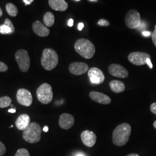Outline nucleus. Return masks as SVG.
<instances>
[{"instance_id": "f257e3e1", "label": "nucleus", "mask_w": 156, "mask_h": 156, "mask_svg": "<svg viewBox=\"0 0 156 156\" xmlns=\"http://www.w3.org/2000/svg\"><path fill=\"white\" fill-rule=\"evenodd\" d=\"M131 133V127L128 123L117 126L113 131L112 141L117 146H123L128 142Z\"/></svg>"}, {"instance_id": "f03ea898", "label": "nucleus", "mask_w": 156, "mask_h": 156, "mask_svg": "<svg viewBox=\"0 0 156 156\" xmlns=\"http://www.w3.org/2000/svg\"><path fill=\"white\" fill-rule=\"evenodd\" d=\"M74 48L78 54L86 59L91 58L95 53L94 45L90 41L85 38L78 39Z\"/></svg>"}, {"instance_id": "7ed1b4c3", "label": "nucleus", "mask_w": 156, "mask_h": 156, "mask_svg": "<svg viewBox=\"0 0 156 156\" xmlns=\"http://www.w3.org/2000/svg\"><path fill=\"white\" fill-rule=\"evenodd\" d=\"M41 62L45 70L51 71L55 69L58 63V56L55 50L46 48L43 50Z\"/></svg>"}, {"instance_id": "20e7f679", "label": "nucleus", "mask_w": 156, "mask_h": 156, "mask_svg": "<svg viewBox=\"0 0 156 156\" xmlns=\"http://www.w3.org/2000/svg\"><path fill=\"white\" fill-rule=\"evenodd\" d=\"M42 129L38 123L32 122L23 132V138L27 142L35 144L41 139Z\"/></svg>"}, {"instance_id": "39448f33", "label": "nucleus", "mask_w": 156, "mask_h": 156, "mask_svg": "<svg viewBox=\"0 0 156 156\" xmlns=\"http://www.w3.org/2000/svg\"><path fill=\"white\" fill-rule=\"evenodd\" d=\"M37 98L43 104H48L52 101L53 93L52 87L49 84H42L39 86L36 91Z\"/></svg>"}, {"instance_id": "423d86ee", "label": "nucleus", "mask_w": 156, "mask_h": 156, "mask_svg": "<svg viewBox=\"0 0 156 156\" xmlns=\"http://www.w3.org/2000/svg\"><path fill=\"white\" fill-rule=\"evenodd\" d=\"M15 57L20 71L23 73L27 72L30 66V58L27 51L24 49L18 50Z\"/></svg>"}, {"instance_id": "0eeeda50", "label": "nucleus", "mask_w": 156, "mask_h": 156, "mask_svg": "<svg viewBox=\"0 0 156 156\" xmlns=\"http://www.w3.org/2000/svg\"><path fill=\"white\" fill-rule=\"evenodd\" d=\"M125 23L131 29L139 28L141 24L140 13L135 9L129 11L125 16Z\"/></svg>"}, {"instance_id": "6e6552de", "label": "nucleus", "mask_w": 156, "mask_h": 156, "mask_svg": "<svg viewBox=\"0 0 156 156\" xmlns=\"http://www.w3.org/2000/svg\"><path fill=\"white\" fill-rule=\"evenodd\" d=\"M147 58H151V56L149 54L140 51L133 52L128 56V61L137 66L146 64V60Z\"/></svg>"}, {"instance_id": "1a4fd4ad", "label": "nucleus", "mask_w": 156, "mask_h": 156, "mask_svg": "<svg viewBox=\"0 0 156 156\" xmlns=\"http://www.w3.org/2000/svg\"><path fill=\"white\" fill-rule=\"evenodd\" d=\"M17 102L23 106H30L33 103V97L31 92L26 89H20L17 91Z\"/></svg>"}, {"instance_id": "9d476101", "label": "nucleus", "mask_w": 156, "mask_h": 156, "mask_svg": "<svg viewBox=\"0 0 156 156\" xmlns=\"http://www.w3.org/2000/svg\"><path fill=\"white\" fill-rule=\"evenodd\" d=\"M88 76L91 82L95 84H102L105 80L104 73L100 69L96 67H92L89 69Z\"/></svg>"}, {"instance_id": "9b49d317", "label": "nucleus", "mask_w": 156, "mask_h": 156, "mask_svg": "<svg viewBox=\"0 0 156 156\" xmlns=\"http://www.w3.org/2000/svg\"><path fill=\"white\" fill-rule=\"evenodd\" d=\"M109 73L113 76L125 79L128 76V71L122 66L117 64H112L108 67Z\"/></svg>"}, {"instance_id": "f8f14e48", "label": "nucleus", "mask_w": 156, "mask_h": 156, "mask_svg": "<svg viewBox=\"0 0 156 156\" xmlns=\"http://www.w3.org/2000/svg\"><path fill=\"white\" fill-rule=\"evenodd\" d=\"M70 73L75 75H82L89 71V66L82 62H74L69 66Z\"/></svg>"}, {"instance_id": "ddd939ff", "label": "nucleus", "mask_w": 156, "mask_h": 156, "mask_svg": "<svg viewBox=\"0 0 156 156\" xmlns=\"http://www.w3.org/2000/svg\"><path fill=\"white\" fill-rule=\"evenodd\" d=\"M81 140L84 145L87 147H91L94 146L97 141V136L93 131L85 130L80 135Z\"/></svg>"}, {"instance_id": "4468645a", "label": "nucleus", "mask_w": 156, "mask_h": 156, "mask_svg": "<svg viewBox=\"0 0 156 156\" xmlns=\"http://www.w3.org/2000/svg\"><path fill=\"white\" fill-rule=\"evenodd\" d=\"M75 123V119L72 115L69 113H62L59 118L58 124L61 128L64 129H69Z\"/></svg>"}, {"instance_id": "2eb2a0df", "label": "nucleus", "mask_w": 156, "mask_h": 156, "mask_svg": "<svg viewBox=\"0 0 156 156\" xmlns=\"http://www.w3.org/2000/svg\"><path fill=\"white\" fill-rule=\"evenodd\" d=\"M89 97L93 101L101 104L108 105L111 102V99L109 96L98 91L90 92Z\"/></svg>"}, {"instance_id": "dca6fc26", "label": "nucleus", "mask_w": 156, "mask_h": 156, "mask_svg": "<svg viewBox=\"0 0 156 156\" xmlns=\"http://www.w3.org/2000/svg\"><path fill=\"white\" fill-rule=\"evenodd\" d=\"M32 27L34 32L39 37H48L50 33L49 29L39 21H35Z\"/></svg>"}, {"instance_id": "f3484780", "label": "nucleus", "mask_w": 156, "mask_h": 156, "mask_svg": "<svg viewBox=\"0 0 156 156\" xmlns=\"http://www.w3.org/2000/svg\"><path fill=\"white\" fill-rule=\"evenodd\" d=\"M30 123V117L27 114H22L17 118L15 125L19 130L24 131Z\"/></svg>"}, {"instance_id": "a211bd4d", "label": "nucleus", "mask_w": 156, "mask_h": 156, "mask_svg": "<svg viewBox=\"0 0 156 156\" xmlns=\"http://www.w3.org/2000/svg\"><path fill=\"white\" fill-rule=\"evenodd\" d=\"M49 5L52 9L57 11H65L68 7L65 0H49Z\"/></svg>"}, {"instance_id": "6ab92c4d", "label": "nucleus", "mask_w": 156, "mask_h": 156, "mask_svg": "<svg viewBox=\"0 0 156 156\" xmlns=\"http://www.w3.org/2000/svg\"><path fill=\"white\" fill-rule=\"evenodd\" d=\"M15 31V27L9 19H6L4 24L0 26V33L1 34H12Z\"/></svg>"}, {"instance_id": "aec40b11", "label": "nucleus", "mask_w": 156, "mask_h": 156, "mask_svg": "<svg viewBox=\"0 0 156 156\" xmlns=\"http://www.w3.org/2000/svg\"><path fill=\"white\" fill-rule=\"evenodd\" d=\"M109 86L113 92L117 94L122 93L126 89L124 83L122 81L117 80H113L111 81L109 83Z\"/></svg>"}, {"instance_id": "412c9836", "label": "nucleus", "mask_w": 156, "mask_h": 156, "mask_svg": "<svg viewBox=\"0 0 156 156\" xmlns=\"http://www.w3.org/2000/svg\"><path fill=\"white\" fill-rule=\"evenodd\" d=\"M43 20L46 26L51 27L55 23V18L52 13H51L50 12H48L44 15Z\"/></svg>"}, {"instance_id": "4be33fe9", "label": "nucleus", "mask_w": 156, "mask_h": 156, "mask_svg": "<svg viewBox=\"0 0 156 156\" xmlns=\"http://www.w3.org/2000/svg\"><path fill=\"white\" fill-rule=\"evenodd\" d=\"M6 10L7 13L12 17L16 16L18 13V9L16 6L15 5L13 4L8 3L6 5Z\"/></svg>"}, {"instance_id": "5701e85b", "label": "nucleus", "mask_w": 156, "mask_h": 156, "mask_svg": "<svg viewBox=\"0 0 156 156\" xmlns=\"http://www.w3.org/2000/svg\"><path fill=\"white\" fill-rule=\"evenodd\" d=\"M12 99L8 96H4L0 98V108H4L8 107L11 105Z\"/></svg>"}, {"instance_id": "b1692460", "label": "nucleus", "mask_w": 156, "mask_h": 156, "mask_svg": "<svg viewBox=\"0 0 156 156\" xmlns=\"http://www.w3.org/2000/svg\"><path fill=\"white\" fill-rule=\"evenodd\" d=\"M15 156H30V155L26 149L22 148L17 151Z\"/></svg>"}, {"instance_id": "393cba45", "label": "nucleus", "mask_w": 156, "mask_h": 156, "mask_svg": "<svg viewBox=\"0 0 156 156\" xmlns=\"http://www.w3.org/2000/svg\"><path fill=\"white\" fill-rule=\"evenodd\" d=\"M98 24L100 25L101 26H109L110 23L106 20L102 19L98 22Z\"/></svg>"}, {"instance_id": "a878e982", "label": "nucleus", "mask_w": 156, "mask_h": 156, "mask_svg": "<svg viewBox=\"0 0 156 156\" xmlns=\"http://www.w3.org/2000/svg\"><path fill=\"white\" fill-rule=\"evenodd\" d=\"M6 147L4 144L0 140V156H2L5 153Z\"/></svg>"}, {"instance_id": "bb28decb", "label": "nucleus", "mask_w": 156, "mask_h": 156, "mask_svg": "<svg viewBox=\"0 0 156 156\" xmlns=\"http://www.w3.org/2000/svg\"><path fill=\"white\" fill-rule=\"evenodd\" d=\"M8 69V67L6 64L3 62H0V72L4 73L7 71Z\"/></svg>"}, {"instance_id": "cd10ccee", "label": "nucleus", "mask_w": 156, "mask_h": 156, "mask_svg": "<svg viewBox=\"0 0 156 156\" xmlns=\"http://www.w3.org/2000/svg\"><path fill=\"white\" fill-rule=\"evenodd\" d=\"M151 38H152L153 43L154 44V45L156 47V25L155 26V27H154V30L153 33L152 34Z\"/></svg>"}, {"instance_id": "c85d7f7f", "label": "nucleus", "mask_w": 156, "mask_h": 156, "mask_svg": "<svg viewBox=\"0 0 156 156\" xmlns=\"http://www.w3.org/2000/svg\"><path fill=\"white\" fill-rule=\"evenodd\" d=\"M151 111L153 113L156 115V102H154L151 104Z\"/></svg>"}, {"instance_id": "c756f323", "label": "nucleus", "mask_w": 156, "mask_h": 156, "mask_svg": "<svg viewBox=\"0 0 156 156\" xmlns=\"http://www.w3.org/2000/svg\"><path fill=\"white\" fill-rule=\"evenodd\" d=\"M23 1L25 4V5L27 6L31 4L33 2L34 0H23Z\"/></svg>"}, {"instance_id": "7c9ffc66", "label": "nucleus", "mask_w": 156, "mask_h": 156, "mask_svg": "<svg viewBox=\"0 0 156 156\" xmlns=\"http://www.w3.org/2000/svg\"><path fill=\"white\" fill-rule=\"evenodd\" d=\"M146 64H147V66L150 67L151 69L153 68V64H152V63L151 62V58H147V60H146Z\"/></svg>"}, {"instance_id": "2f4dec72", "label": "nucleus", "mask_w": 156, "mask_h": 156, "mask_svg": "<svg viewBox=\"0 0 156 156\" xmlns=\"http://www.w3.org/2000/svg\"><path fill=\"white\" fill-rule=\"evenodd\" d=\"M142 34L145 37H149L151 35V31H144L142 32Z\"/></svg>"}, {"instance_id": "473e14b6", "label": "nucleus", "mask_w": 156, "mask_h": 156, "mask_svg": "<svg viewBox=\"0 0 156 156\" xmlns=\"http://www.w3.org/2000/svg\"><path fill=\"white\" fill-rule=\"evenodd\" d=\"M84 27V24L83 23H80L79 24H78V30L79 31H81L82 30V29Z\"/></svg>"}, {"instance_id": "72a5a7b5", "label": "nucleus", "mask_w": 156, "mask_h": 156, "mask_svg": "<svg viewBox=\"0 0 156 156\" xmlns=\"http://www.w3.org/2000/svg\"><path fill=\"white\" fill-rule=\"evenodd\" d=\"M68 26L69 27H72L73 25V19H70L69 20H68Z\"/></svg>"}, {"instance_id": "f704fd0d", "label": "nucleus", "mask_w": 156, "mask_h": 156, "mask_svg": "<svg viewBox=\"0 0 156 156\" xmlns=\"http://www.w3.org/2000/svg\"><path fill=\"white\" fill-rule=\"evenodd\" d=\"M16 112V109H13V108H12L8 110V112L9 113H15Z\"/></svg>"}, {"instance_id": "c9c22d12", "label": "nucleus", "mask_w": 156, "mask_h": 156, "mask_svg": "<svg viewBox=\"0 0 156 156\" xmlns=\"http://www.w3.org/2000/svg\"><path fill=\"white\" fill-rule=\"evenodd\" d=\"M43 131L45 132V133H47L48 131H49V128H48V126H45L43 128Z\"/></svg>"}, {"instance_id": "e433bc0d", "label": "nucleus", "mask_w": 156, "mask_h": 156, "mask_svg": "<svg viewBox=\"0 0 156 156\" xmlns=\"http://www.w3.org/2000/svg\"><path fill=\"white\" fill-rule=\"evenodd\" d=\"M127 156H140L139 154H136V153H131V154H129Z\"/></svg>"}, {"instance_id": "4c0bfd02", "label": "nucleus", "mask_w": 156, "mask_h": 156, "mask_svg": "<svg viewBox=\"0 0 156 156\" xmlns=\"http://www.w3.org/2000/svg\"><path fill=\"white\" fill-rule=\"evenodd\" d=\"M2 14H3V12H2V9H1V7H0V17H1L2 16Z\"/></svg>"}, {"instance_id": "58836bf2", "label": "nucleus", "mask_w": 156, "mask_h": 156, "mask_svg": "<svg viewBox=\"0 0 156 156\" xmlns=\"http://www.w3.org/2000/svg\"><path fill=\"white\" fill-rule=\"evenodd\" d=\"M153 126H154V127L156 129V120L154 122V123H153Z\"/></svg>"}, {"instance_id": "ea45409f", "label": "nucleus", "mask_w": 156, "mask_h": 156, "mask_svg": "<svg viewBox=\"0 0 156 156\" xmlns=\"http://www.w3.org/2000/svg\"><path fill=\"white\" fill-rule=\"evenodd\" d=\"M90 1H93V2H97V1H98V0H90Z\"/></svg>"}, {"instance_id": "a19ab883", "label": "nucleus", "mask_w": 156, "mask_h": 156, "mask_svg": "<svg viewBox=\"0 0 156 156\" xmlns=\"http://www.w3.org/2000/svg\"><path fill=\"white\" fill-rule=\"evenodd\" d=\"M76 156H83V154H78V155H77Z\"/></svg>"}, {"instance_id": "79ce46f5", "label": "nucleus", "mask_w": 156, "mask_h": 156, "mask_svg": "<svg viewBox=\"0 0 156 156\" xmlns=\"http://www.w3.org/2000/svg\"><path fill=\"white\" fill-rule=\"evenodd\" d=\"M75 1H80V0H75Z\"/></svg>"}]
</instances>
